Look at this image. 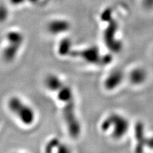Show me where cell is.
<instances>
[{
	"label": "cell",
	"mask_w": 153,
	"mask_h": 153,
	"mask_svg": "<svg viewBox=\"0 0 153 153\" xmlns=\"http://www.w3.org/2000/svg\"><path fill=\"white\" fill-rule=\"evenodd\" d=\"M45 82L46 87L50 90L56 94L59 100L64 104L62 115L69 133L72 137H77L80 132V125L76 117L74 100L72 89L55 74L48 75Z\"/></svg>",
	"instance_id": "6da1fadb"
},
{
	"label": "cell",
	"mask_w": 153,
	"mask_h": 153,
	"mask_svg": "<svg viewBox=\"0 0 153 153\" xmlns=\"http://www.w3.org/2000/svg\"><path fill=\"white\" fill-rule=\"evenodd\" d=\"M8 106L11 111L25 125H30L33 123L35 120L33 110L19 97H13L10 98L8 101Z\"/></svg>",
	"instance_id": "7a4b0ae2"
},
{
	"label": "cell",
	"mask_w": 153,
	"mask_h": 153,
	"mask_svg": "<svg viewBox=\"0 0 153 153\" xmlns=\"http://www.w3.org/2000/svg\"><path fill=\"white\" fill-rule=\"evenodd\" d=\"M7 45L3 51V58L7 62L13 61L24 43V36L17 30H11L7 35Z\"/></svg>",
	"instance_id": "3957f363"
},
{
	"label": "cell",
	"mask_w": 153,
	"mask_h": 153,
	"mask_svg": "<svg viewBox=\"0 0 153 153\" xmlns=\"http://www.w3.org/2000/svg\"><path fill=\"white\" fill-rule=\"evenodd\" d=\"M47 28L50 33L56 35L68 31L70 28V24L65 19H54L49 22Z\"/></svg>",
	"instance_id": "277c9868"
},
{
	"label": "cell",
	"mask_w": 153,
	"mask_h": 153,
	"mask_svg": "<svg viewBox=\"0 0 153 153\" xmlns=\"http://www.w3.org/2000/svg\"><path fill=\"white\" fill-rule=\"evenodd\" d=\"M72 48V43L70 38H65L61 40L58 46V53L62 56L69 55Z\"/></svg>",
	"instance_id": "5b68a950"
},
{
	"label": "cell",
	"mask_w": 153,
	"mask_h": 153,
	"mask_svg": "<svg viewBox=\"0 0 153 153\" xmlns=\"http://www.w3.org/2000/svg\"><path fill=\"white\" fill-rule=\"evenodd\" d=\"M60 145V141L58 140L53 139L48 143L46 148H45V150H46V152H51V151H53V148H57L58 150Z\"/></svg>",
	"instance_id": "8992f818"
},
{
	"label": "cell",
	"mask_w": 153,
	"mask_h": 153,
	"mask_svg": "<svg viewBox=\"0 0 153 153\" xmlns=\"http://www.w3.org/2000/svg\"><path fill=\"white\" fill-rule=\"evenodd\" d=\"M7 16H8V10L4 6L1 5L0 6V22L6 20Z\"/></svg>",
	"instance_id": "52a82bcc"
},
{
	"label": "cell",
	"mask_w": 153,
	"mask_h": 153,
	"mask_svg": "<svg viewBox=\"0 0 153 153\" xmlns=\"http://www.w3.org/2000/svg\"><path fill=\"white\" fill-rule=\"evenodd\" d=\"M10 2L14 5H19L22 4V3H24L25 0H9Z\"/></svg>",
	"instance_id": "ba28073f"
},
{
	"label": "cell",
	"mask_w": 153,
	"mask_h": 153,
	"mask_svg": "<svg viewBox=\"0 0 153 153\" xmlns=\"http://www.w3.org/2000/svg\"><path fill=\"white\" fill-rule=\"evenodd\" d=\"M28 1H30V2H33V3H34V2H36V1H37L38 0H28Z\"/></svg>",
	"instance_id": "9c48e42d"
}]
</instances>
